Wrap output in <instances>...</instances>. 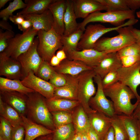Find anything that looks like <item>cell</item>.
<instances>
[{
	"instance_id": "1",
	"label": "cell",
	"mask_w": 140,
	"mask_h": 140,
	"mask_svg": "<svg viewBox=\"0 0 140 140\" xmlns=\"http://www.w3.org/2000/svg\"><path fill=\"white\" fill-rule=\"evenodd\" d=\"M104 93L113 102L116 114L132 115L138 103L135 104L131 100L136 98L131 90L128 86L118 82L103 88Z\"/></svg>"
},
{
	"instance_id": "2",
	"label": "cell",
	"mask_w": 140,
	"mask_h": 140,
	"mask_svg": "<svg viewBox=\"0 0 140 140\" xmlns=\"http://www.w3.org/2000/svg\"><path fill=\"white\" fill-rule=\"evenodd\" d=\"M27 95L28 101L26 116L34 122L54 131L55 127L51 114L46 104V98L35 92Z\"/></svg>"
},
{
	"instance_id": "3",
	"label": "cell",
	"mask_w": 140,
	"mask_h": 140,
	"mask_svg": "<svg viewBox=\"0 0 140 140\" xmlns=\"http://www.w3.org/2000/svg\"><path fill=\"white\" fill-rule=\"evenodd\" d=\"M132 26L121 27L116 31L118 35L111 37H104L99 39L93 49L107 53L116 52L128 45L136 43L131 31Z\"/></svg>"
},
{
	"instance_id": "4",
	"label": "cell",
	"mask_w": 140,
	"mask_h": 140,
	"mask_svg": "<svg viewBox=\"0 0 140 140\" xmlns=\"http://www.w3.org/2000/svg\"><path fill=\"white\" fill-rule=\"evenodd\" d=\"M39 43L37 50L42 60L50 62L56 51L62 48V35L57 33L52 28L48 31L43 30L38 31L37 34Z\"/></svg>"
},
{
	"instance_id": "5",
	"label": "cell",
	"mask_w": 140,
	"mask_h": 140,
	"mask_svg": "<svg viewBox=\"0 0 140 140\" xmlns=\"http://www.w3.org/2000/svg\"><path fill=\"white\" fill-rule=\"evenodd\" d=\"M138 22L135 18L130 19L121 26L111 27H106L100 24L89 25L85 28L81 36L78 45V50L93 49L96 42L104 34L121 27L132 26Z\"/></svg>"
},
{
	"instance_id": "6",
	"label": "cell",
	"mask_w": 140,
	"mask_h": 140,
	"mask_svg": "<svg viewBox=\"0 0 140 140\" xmlns=\"http://www.w3.org/2000/svg\"><path fill=\"white\" fill-rule=\"evenodd\" d=\"M134 18H135L134 13L131 10L105 12L97 11L90 14L82 22L78 23V29L84 31L88 24L96 22L109 23L118 27L124 24L126 20Z\"/></svg>"
},
{
	"instance_id": "7",
	"label": "cell",
	"mask_w": 140,
	"mask_h": 140,
	"mask_svg": "<svg viewBox=\"0 0 140 140\" xmlns=\"http://www.w3.org/2000/svg\"><path fill=\"white\" fill-rule=\"evenodd\" d=\"M96 75L93 69L84 72L78 75L77 100L87 114L95 110L90 107L89 102L96 93L93 80Z\"/></svg>"
},
{
	"instance_id": "8",
	"label": "cell",
	"mask_w": 140,
	"mask_h": 140,
	"mask_svg": "<svg viewBox=\"0 0 140 140\" xmlns=\"http://www.w3.org/2000/svg\"><path fill=\"white\" fill-rule=\"evenodd\" d=\"M38 31L32 26L22 34H17L7 41L8 46L3 52L8 56L17 59L30 47Z\"/></svg>"
},
{
	"instance_id": "9",
	"label": "cell",
	"mask_w": 140,
	"mask_h": 140,
	"mask_svg": "<svg viewBox=\"0 0 140 140\" xmlns=\"http://www.w3.org/2000/svg\"><path fill=\"white\" fill-rule=\"evenodd\" d=\"M97 86V90L95 96L90 99L89 104L93 110L102 113L107 116L112 118L116 114L113 103L111 100L106 97L103 91L102 79L96 74L94 78Z\"/></svg>"
},
{
	"instance_id": "10",
	"label": "cell",
	"mask_w": 140,
	"mask_h": 140,
	"mask_svg": "<svg viewBox=\"0 0 140 140\" xmlns=\"http://www.w3.org/2000/svg\"><path fill=\"white\" fill-rule=\"evenodd\" d=\"M38 43L37 37L35 38L30 48L20 55L17 59L21 65L24 77L31 71L36 75L39 67L43 60L37 51Z\"/></svg>"
},
{
	"instance_id": "11",
	"label": "cell",
	"mask_w": 140,
	"mask_h": 140,
	"mask_svg": "<svg viewBox=\"0 0 140 140\" xmlns=\"http://www.w3.org/2000/svg\"><path fill=\"white\" fill-rule=\"evenodd\" d=\"M117 71L118 81L129 87L138 100L140 95L137 89L140 85V61L129 67L122 66Z\"/></svg>"
},
{
	"instance_id": "12",
	"label": "cell",
	"mask_w": 140,
	"mask_h": 140,
	"mask_svg": "<svg viewBox=\"0 0 140 140\" xmlns=\"http://www.w3.org/2000/svg\"><path fill=\"white\" fill-rule=\"evenodd\" d=\"M21 81L25 86L39 93L47 99L54 97L55 87L49 82L36 76L32 71Z\"/></svg>"
},
{
	"instance_id": "13",
	"label": "cell",
	"mask_w": 140,
	"mask_h": 140,
	"mask_svg": "<svg viewBox=\"0 0 140 140\" xmlns=\"http://www.w3.org/2000/svg\"><path fill=\"white\" fill-rule=\"evenodd\" d=\"M0 75L12 80H21L24 78L19 62L4 52L0 53Z\"/></svg>"
},
{
	"instance_id": "14",
	"label": "cell",
	"mask_w": 140,
	"mask_h": 140,
	"mask_svg": "<svg viewBox=\"0 0 140 140\" xmlns=\"http://www.w3.org/2000/svg\"><path fill=\"white\" fill-rule=\"evenodd\" d=\"M107 53L93 49L72 51L66 54L68 59L81 61L93 68L100 63Z\"/></svg>"
},
{
	"instance_id": "15",
	"label": "cell",
	"mask_w": 140,
	"mask_h": 140,
	"mask_svg": "<svg viewBox=\"0 0 140 140\" xmlns=\"http://www.w3.org/2000/svg\"><path fill=\"white\" fill-rule=\"evenodd\" d=\"M0 97L21 116H26L28 101L27 95L16 91H0Z\"/></svg>"
},
{
	"instance_id": "16",
	"label": "cell",
	"mask_w": 140,
	"mask_h": 140,
	"mask_svg": "<svg viewBox=\"0 0 140 140\" xmlns=\"http://www.w3.org/2000/svg\"><path fill=\"white\" fill-rule=\"evenodd\" d=\"M76 18L85 19L96 11L107 10L106 7L97 0H72Z\"/></svg>"
},
{
	"instance_id": "17",
	"label": "cell",
	"mask_w": 140,
	"mask_h": 140,
	"mask_svg": "<svg viewBox=\"0 0 140 140\" xmlns=\"http://www.w3.org/2000/svg\"><path fill=\"white\" fill-rule=\"evenodd\" d=\"M117 52L107 53L100 63L93 68L96 74L102 79L109 72L117 70L122 67Z\"/></svg>"
},
{
	"instance_id": "18",
	"label": "cell",
	"mask_w": 140,
	"mask_h": 140,
	"mask_svg": "<svg viewBox=\"0 0 140 140\" xmlns=\"http://www.w3.org/2000/svg\"><path fill=\"white\" fill-rule=\"evenodd\" d=\"M66 7V0H54L48 7L53 16V28L61 35L64 34L65 31L64 19Z\"/></svg>"
},
{
	"instance_id": "19",
	"label": "cell",
	"mask_w": 140,
	"mask_h": 140,
	"mask_svg": "<svg viewBox=\"0 0 140 140\" xmlns=\"http://www.w3.org/2000/svg\"><path fill=\"white\" fill-rule=\"evenodd\" d=\"M87 115L90 126L103 140L105 135L112 126L111 118L96 110Z\"/></svg>"
},
{
	"instance_id": "20",
	"label": "cell",
	"mask_w": 140,
	"mask_h": 140,
	"mask_svg": "<svg viewBox=\"0 0 140 140\" xmlns=\"http://www.w3.org/2000/svg\"><path fill=\"white\" fill-rule=\"evenodd\" d=\"M53 68L57 73L73 76L78 75L84 72L93 69V68L82 62L67 58Z\"/></svg>"
},
{
	"instance_id": "21",
	"label": "cell",
	"mask_w": 140,
	"mask_h": 140,
	"mask_svg": "<svg viewBox=\"0 0 140 140\" xmlns=\"http://www.w3.org/2000/svg\"><path fill=\"white\" fill-rule=\"evenodd\" d=\"M22 15L25 20L31 21L32 24V27L34 30L38 31L43 30L48 31L53 28V16L48 9L40 14H31Z\"/></svg>"
},
{
	"instance_id": "22",
	"label": "cell",
	"mask_w": 140,
	"mask_h": 140,
	"mask_svg": "<svg viewBox=\"0 0 140 140\" xmlns=\"http://www.w3.org/2000/svg\"><path fill=\"white\" fill-rule=\"evenodd\" d=\"M79 75L73 76L66 75V84L62 87H55L54 97L78 100L77 94Z\"/></svg>"
},
{
	"instance_id": "23",
	"label": "cell",
	"mask_w": 140,
	"mask_h": 140,
	"mask_svg": "<svg viewBox=\"0 0 140 140\" xmlns=\"http://www.w3.org/2000/svg\"><path fill=\"white\" fill-rule=\"evenodd\" d=\"M21 116L25 131L24 140H34L40 136L53 133V131L34 122L26 116Z\"/></svg>"
},
{
	"instance_id": "24",
	"label": "cell",
	"mask_w": 140,
	"mask_h": 140,
	"mask_svg": "<svg viewBox=\"0 0 140 140\" xmlns=\"http://www.w3.org/2000/svg\"><path fill=\"white\" fill-rule=\"evenodd\" d=\"M72 123L75 131L81 133L86 132L90 124L88 115L80 104L72 111Z\"/></svg>"
},
{
	"instance_id": "25",
	"label": "cell",
	"mask_w": 140,
	"mask_h": 140,
	"mask_svg": "<svg viewBox=\"0 0 140 140\" xmlns=\"http://www.w3.org/2000/svg\"><path fill=\"white\" fill-rule=\"evenodd\" d=\"M47 106L50 112L58 111H72L80 104L78 100L53 97L46 99Z\"/></svg>"
},
{
	"instance_id": "26",
	"label": "cell",
	"mask_w": 140,
	"mask_h": 140,
	"mask_svg": "<svg viewBox=\"0 0 140 140\" xmlns=\"http://www.w3.org/2000/svg\"><path fill=\"white\" fill-rule=\"evenodd\" d=\"M74 10L72 0H66V7L64 16V35H69L78 29V24Z\"/></svg>"
},
{
	"instance_id": "27",
	"label": "cell",
	"mask_w": 140,
	"mask_h": 140,
	"mask_svg": "<svg viewBox=\"0 0 140 140\" xmlns=\"http://www.w3.org/2000/svg\"><path fill=\"white\" fill-rule=\"evenodd\" d=\"M54 0H25L26 7L17 14L23 15L42 13L48 9Z\"/></svg>"
},
{
	"instance_id": "28",
	"label": "cell",
	"mask_w": 140,
	"mask_h": 140,
	"mask_svg": "<svg viewBox=\"0 0 140 140\" xmlns=\"http://www.w3.org/2000/svg\"><path fill=\"white\" fill-rule=\"evenodd\" d=\"M0 114L1 116L8 121L13 127L22 124L21 116L15 109L4 102L1 97Z\"/></svg>"
},
{
	"instance_id": "29",
	"label": "cell",
	"mask_w": 140,
	"mask_h": 140,
	"mask_svg": "<svg viewBox=\"0 0 140 140\" xmlns=\"http://www.w3.org/2000/svg\"><path fill=\"white\" fill-rule=\"evenodd\" d=\"M0 91H12L20 92L26 95L35 92L25 86L20 80H12L0 77Z\"/></svg>"
},
{
	"instance_id": "30",
	"label": "cell",
	"mask_w": 140,
	"mask_h": 140,
	"mask_svg": "<svg viewBox=\"0 0 140 140\" xmlns=\"http://www.w3.org/2000/svg\"><path fill=\"white\" fill-rule=\"evenodd\" d=\"M84 31L78 29L72 33L67 35L62 36L61 41L62 49L67 53L72 51H79L78 43Z\"/></svg>"
},
{
	"instance_id": "31",
	"label": "cell",
	"mask_w": 140,
	"mask_h": 140,
	"mask_svg": "<svg viewBox=\"0 0 140 140\" xmlns=\"http://www.w3.org/2000/svg\"><path fill=\"white\" fill-rule=\"evenodd\" d=\"M123 123L126 130L128 140H138L137 120L132 115H117Z\"/></svg>"
},
{
	"instance_id": "32",
	"label": "cell",
	"mask_w": 140,
	"mask_h": 140,
	"mask_svg": "<svg viewBox=\"0 0 140 140\" xmlns=\"http://www.w3.org/2000/svg\"><path fill=\"white\" fill-rule=\"evenodd\" d=\"M75 132L72 123L55 128L52 140H71Z\"/></svg>"
},
{
	"instance_id": "33",
	"label": "cell",
	"mask_w": 140,
	"mask_h": 140,
	"mask_svg": "<svg viewBox=\"0 0 140 140\" xmlns=\"http://www.w3.org/2000/svg\"><path fill=\"white\" fill-rule=\"evenodd\" d=\"M50 112L55 128L72 123V111H58Z\"/></svg>"
},
{
	"instance_id": "34",
	"label": "cell",
	"mask_w": 140,
	"mask_h": 140,
	"mask_svg": "<svg viewBox=\"0 0 140 140\" xmlns=\"http://www.w3.org/2000/svg\"><path fill=\"white\" fill-rule=\"evenodd\" d=\"M112 126L114 131L115 140H128L124 125L117 115L111 118Z\"/></svg>"
},
{
	"instance_id": "35",
	"label": "cell",
	"mask_w": 140,
	"mask_h": 140,
	"mask_svg": "<svg viewBox=\"0 0 140 140\" xmlns=\"http://www.w3.org/2000/svg\"><path fill=\"white\" fill-rule=\"evenodd\" d=\"M26 4L22 0H14L5 8L0 12V17L4 20L7 21L10 17L13 16V13L15 11L21 9H24Z\"/></svg>"
},
{
	"instance_id": "36",
	"label": "cell",
	"mask_w": 140,
	"mask_h": 140,
	"mask_svg": "<svg viewBox=\"0 0 140 140\" xmlns=\"http://www.w3.org/2000/svg\"><path fill=\"white\" fill-rule=\"evenodd\" d=\"M107 8V11H127L130 10L125 0H97Z\"/></svg>"
},
{
	"instance_id": "37",
	"label": "cell",
	"mask_w": 140,
	"mask_h": 140,
	"mask_svg": "<svg viewBox=\"0 0 140 140\" xmlns=\"http://www.w3.org/2000/svg\"><path fill=\"white\" fill-rule=\"evenodd\" d=\"M56 72L49 63L44 60L38 69L36 76L47 81L49 80Z\"/></svg>"
},
{
	"instance_id": "38",
	"label": "cell",
	"mask_w": 140,
	"mask_h": 140,
	"mask_svg": "<svg viewBox=\"0 0 140 140\" xmlns=\"http://www.w3.org/2000/svg\"><path fill=\"white\" fill-rule=\"evenodd\" d=\"M120 58L130 56H140V45L136 43L126 46L117 52Z\"/></svg>"
},
{
	"instance_id": "39",
	"label": "cell",
	"mask_w": 140,
	"mask_h": 140,
	"mask_svg": "<svg viewBox=\"0 0 140 140\" xmlns=\"http://www.w3.org/2000/svg\"><path fill=\"white\" fill-rule=\"evenodd\" d=\"M13 127L3 117H0V137L3 140H11Z\"/></svg>"
},
{
	"instance_id": "40",
	"label": "cell",
	"mask_w": 140,
	"mask_h": 140,
	"mask_svg": "<svg viewBox=\"0 0 140 140\" xmlns=\"http://www.w3.org/2000/svg\"><path fill=\"white\" fill-rule=\"evenodd\" d=\"M117 70L109 72L102 79V83L103 88L111 86L118 81Z\"/></svg>"
},
{
	"instance_id": "41",
	"label": "cell",
	"mask_w": 140,
	"mask_h": 140,
	"mask_svg": "<svg viewBox=\"0 0 140 140\" xmlns=\"http://www.w3.org/2000/svg\"><path fill=\"white\" fill-rule=\"evenodd\" d=\"M15 36V33L12 31H6L3 32L0 30V52H3L8 46L7 41Z\"/></svg>"
},
{
	"instance_id": "42",
	"label": "cell",
	"mask_w": 140,
	"mask_h": 140,
	"mask_svg": "<svg viewBox=\"0 0 140 140\" xmlns=\"http://www.w3.org/2000/svg\"><path fill=\"white\" fill-rule=\"evenodd\" d=\"M49 82L56 88L62 87L66 83V75L56 72Z\"/></svg>"
},
{
	"instance_id": "43",
	"label": "cell",
	"mask_w": 140,
	"mask_h": 140,
	"mask_svg": "<svg viewBox=\"0 0 140 140\" xmlns=\"http://www.w3.org/2000/svg\"><path fill=\"white\" fill-rule=\"evenodd\" d=\"M25 131L23 125L13 127L11 140H24Z\"/></svg>"
},
{
	"instance_id": "44",
	"label": "cell",
	"mask_w": 140,
	"mask_h": 140,
	"mask_svg": "<svg viewBox=\"0 0 140 140\" xmlns=\"http://www.w3.org/2000/svg\"><path fill=\"white\" fill-rule=\"evenodd\" d=\"M122 67L130 66L140 61V56H130L123 57L120 58Z\"/></svg>"
},
{
	"instance_id": "45",
	"label": "cell",
	"mask_w": 140,
	"mask_h": 140,
	"mask_svg": "<svg viewBox=\"0 0 140 140\" xmlns=\"http://www.w3.org/2000/svg\"><path fill=\"white\" fill-rule=\"evenodd\" d=\"M125 1L128 7L134 12L140 7V0H125Z\"/></svg>"
},
{
	"instance_id": "46",
	"label": "cell",
	"mask_w": 140,
	"mask_h": 140,
	"mask_svg": "<svg viewBox=\"0 0 140 140\" xmlns=\"http://www.w3.org/2000/svg\"><path fill=\"white\" fill-rule=\"evenodd\" d=\"M89 140H101L97 133L90 126L86 131Z\"/></svg>"
},
{
	"instance_id": "47",
	"label": "cell",
	"mask_w": 140,
	"mask_h": 140,
	"mask_svg": "<svg viewBox=\"0 0 140 140\" xmlns=\"http://www.w3.org/2000/svg\"><path fill=\"white\" fill-rule=\"evenodd\" d=\"M9 19L15 24L18 25L21 24L25 20L22 15L17 14L16 15L10 17Z\"/></svg>"
},
{
	"instance_id": "48",
	"label": "cell",
	"mask_w": 140,
	"mask_h": 140,
	"mask_svg": "<svg viewBox=\"0 0 140 140\" xmlns=\"http://www.w3.org/2000/svg\"><path fill=\"white\" fill-rule=\"evenodd\" d=\"M18 28L23 32H24L30 28L32 27V25L30 20H25L21 24L18 25Z\"/></svg>"
},
{
	"instance_id": "49",
	"label": "cell",
	"mask_w": 140,
	"mask_h": 140,
	"mask_svg": "<svg viewBox=\"0 0 140 140\" xmlns=\"http://www.w3.org/2000/svg\"><path fill=\"white\" fill-rule=\"evenodd\" d=\"M103 140H115L114 130L112 126L107 132Z\"/></svg>"
},
{
	"instance_id": "50",
	"label": "cell",
	"mask_w": 140,
	"mask_h": 140,
	"mask_svg": "<svg viewBox=\"0 0 140 140\" xmlns=\"http://www.w3.org/2000/svg\"><path fill=\"white\" fill-rule=\"evenodd\" d=\"M138 104L134 110L132 115L140 122V95Z\"/></svg>"
},
{
	"instance_id": "51",
	"label": "cell",
	"mask_w": 140,
	"mask_h": 140,
	"mask_svg": "<svg viewBox=\"0 0 140 140\" xmlns=\"http://www.w3.org/2000/svg\"><path fill=\"white\" fill-rule=\"evenodd\" d=\"M0 27L3 29L7 31H12V26L7 22V21L2 20L0 21Z\"/></svg>"
},
{
	"instance_id": "52",
	"label": "cell",
	"mask_w": 140,
	"mask_h": 140,
	"mask_svg": "<svg viewBox=\"0 0 140 140\" xmlns=\"http://www.w3.org/2000/svg\"><path fill=\"white\" fill-rule=\"evenodd\" d=\"M131 31L136 40V43L140 45V30L133 27Z\"/></svg>"
},
{
	"instance_id": "53",
	"label": "cell",
	"mask_w": 140,
	"mask_h": 140,
	"mask_svg": "<svg viewBox=\"0 0 140 140\" xmlns=\"http://www.w3.org/2000/svg\"><path fill=\"white\" fill-rule=\"evenodd\" d=\"M56 55L61 62L67 58L66 53L62 49L58 51Z\"/></svg>"
},
{
	"instance_id": "54",
	"label": "cell",
	"mask_w": 140,
	"mask_h": 140,
	"mask_svg": "<svg viewBox=\"0 0 140 140\" xmlns=\"http://www.w3.org/2000/svg\"><path fill=\"white\" fill-rule=\"evenodd\" d=\"M61 62V61L55 55L53 56L51 58L50 64L52 66L55 67L59 65Z\"/></svg>"
},
{
	"instance_id": "55",
	"label": "cell",
	"mask_w": 140,
	"mask_h": 140,
	"mask_svg": "<svg viewBox=\"0 0 140 140\" xmlns=\"http://www.w3.org/2000/svg\"><path fill=\"white\" fill-rule=\"evenodd\" d=\"M53 134L42 136L38 138L36 140H52Z\"/></svg>"
},
{
	"instance_id": "56",
	"label": "cell",
	"mask_w": 140,
	"mask_h": 140,
	"mask_svg": "<svg viewBox=\"0 0 140 140\" xmlns=\"http://www.w3.org/2000/svg\"><path fill=\"white\" fill-rule=\"evenodd\" d=\"M71 140H82L81 133L75 132Z\"/></svg>"
},
{
	"instance_id": "57",
	"label": "cell",
	"mask_w": 140,
	"mask_h": 140,
	"mask_svg": "<svg viewBox=\"0 0 140 140\" xmlns=\"http://www.w3.org/2000/svg\"><path fill=\"white\" fill-rule=\"evenodd\" d=\"M82 140H89L86 132H82Z\"/></svg>"
},
{
	"instance_id": "58",
	"label": "cell",
	"mask_w": 140,
	"mask_h": 140,
	"mask_svg": "<svg viewBox=\"0 0 140 140\" xmlns=\"http://www.w3.org/2000/svg\"><path fill=\"white\" fill-rule=\"evenodd\" d=\"M10 0H0V9L3 7L5 4Z\"/></svg>"
},
{
	"instance_id": "59",
	"label": "cell",
	"mask_w": 140,
	"mask_h": 140,
	"mask_svg": "<svg viewBox=\"0 0 140 140\" xmlns=\"http://www.w3.org/2000/svg\"><path fill=\"white\" fill-rule=\"evenodd\" d=\"M137 127L138 136V140H140V122L138 120Z\"/></svg>"
},
{
	"instance_id": "60",
	"label": "cell",
	"mask_w": 140,
	"mask_h": 140,
	"mask_svg": "<svg viewBox=\"0 0 140 140\" xmlns=\"http://www.w3.org/2000/svg\"><path fill=\"white\" fill-rule=\"evenodd\" d=\"M136 15L137 17L140 18V11L136 12Z\"/></svg>"
},
{
	"instance_id": "61",
	"label": "cell",
	"mask_w": 140,
	"mask_h": 140,
	"mask_svg": "<svg viewBox=\"0 0 140 140\" xmlns=\"http://www.w3.org/2000/svg\"><path fill=\"white\" fill-rule=\"evenodd\" d=\"M0 140H3L1 137H0Z\"/></svg>"
}]
</instances>
